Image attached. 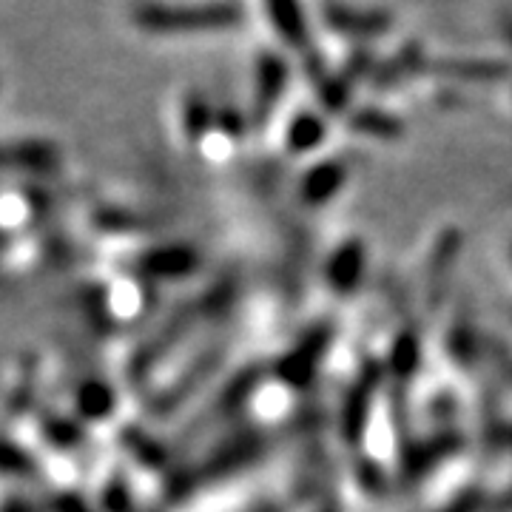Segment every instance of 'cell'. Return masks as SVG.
Returning a JSON list of instances; mask_svg holds the SVG:
<instances>
[{
  "mask_svg": "<svg viewBox=\"0 0 512 512\" xmlns=\"http://www.w3.org/2000/svg\"><path fill=\"white\" fill-rule=\"evenodd\" d=\"M271 18L276 20L282 37H288L291 43H302L305 37V26H302V15H299V0H268Z\"/></svg>",
  "mask_w": 512,
  "mask_h": 512,
  "instance_id": "obj_1",
  "label": "cell"
}]
</instances>
